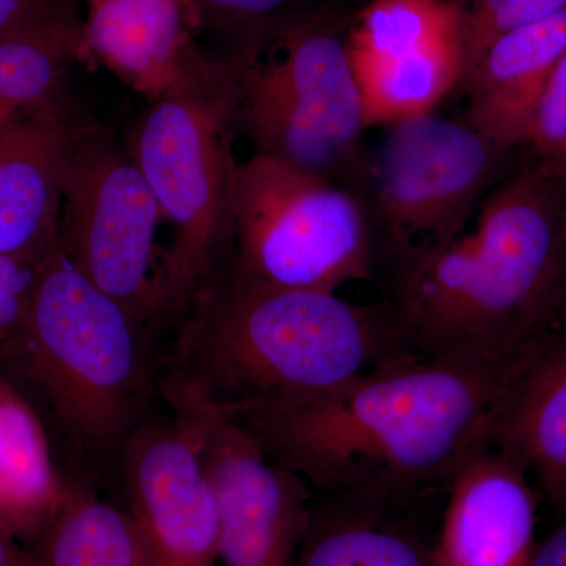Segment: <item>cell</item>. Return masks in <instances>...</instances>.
Returning a JSON list of instances; mask_svg holds the SVG:
<instances>
[{
    "label": "cell",
    "instance_id": "6da1fadb",
    "mask_svg": "<svg viewBox=\"0 0 566 566\" xmlns=\"http://www.w3.org/2000/svg\"><path fill=\"white\" fill-rule=\"evenodd\" d=\"M534 354L512 364L394 357L292 411L241 427L324 494L394 512L449 490L461 464L491 446Z\"/></svg>",
    "mask_w": 566,
    "mask_h": 566
},
{
    "label": "cell",
    "instance_id": "7a4b0ae2",
    "mask_svg": "<svg viewBox=\"0 0 566 566\" xmlns=\"http://www.w3.org/2000/svg\"><path fill=\"white\" fill-rule=\"evenodd\" d=\"M167 333L158 392L191 430L281 416L397 357L385 301L273 289L227 263Z\"/></svg>",
    "mask_w": 566,
    "mask_h": 566
},
{
    "label": "cell",
    "instance_id": "3957f363",
    "mask_svg": "<svg viewBox=\"0 0 566 566\" xmlns=\"http://www.w3.org/2000/svg\"><path fill=\"white\" fill-rule=\"evenodd\" d=\"M566 181L534 163L486 193L474 227L387 279L397 357L512 364L562 322Z\"/></svg>",
    "mask_w": 566,
    "mask_h": 566
},
{
    "label": "cell",
    "instance_id": "277c9868",
    "mask_svg": "<svg viewBox=\"0 0 566 566\" xmlns=\"http://www.w3.org/2000/svg\"><path fill=\"white\" fill-rule=\"evenodd\" d=\"M0 356L84 461L122 455L159 395L155 334L87 281L59 243L41 260L28 316Z\"/></svg>",
    "mask_w": 566,
    "mask_h": 566
},
{
    "label": "cell",
    "instance_id": "5b68a950",
    "mask_svg": "<svg viewBox=\"0 0 566 566\" xmlns=\"http://www.w3.org/2000/svg\"><path fill=\"white\" fill-rule=\"evenodd\" d=\"M352 13L312 7L234 40L230 128L256 151L363 197V95L348 51Z\"/></svg>",
    "mask_w": 566,
    "mask_h": 566
},
{
    "label": "cell",
    "instance_id": "8992f818",
    "mask_svg": "<svg viewBox=\"0 0 566 566\" xmlns=\"http://www.w3.org/2000/svg\"><path fill=\"white\" fill-rule=\"evenodd\" d=\"M153 102L132 142L172 243L159 253L153 285L156 335L167 333L227 263L233 245L237 161L230 128L229 74Z\"/></svg>",
    "mask_w": 566,
    "mask_h": 566
},
{
    "label": "cell",
    "instance_id": "52a82bcc",
    "mask_svg": "<svg viewBox=\"0 0 566 566\" xmlns=\"http://www.w3.org/2000/svg\"><path fill=\"white\" fill-rule=\"evenodd\" d=\"M227 266L282 290L335 293L378 279L363 197L255 151L237 164Z\"/></svg>",
    "mask_w": 566,
    "mask_h": 566
},
{
    "label": "cell",
    "instance_id": "ba28073f",
    "mask_svg": "<svg viewBox=\"0 0 566 566\" xmlns=\"http://www.w3.org/2000/svg\"><path fill=\"white\" fill-rule=\"evenodd\" d=\"M510 153L468 122L431 114L387 126L363 196L378 277L387 279L465 230L502 180Z\"/></svg>",
    "mask_w": 566,
    "mask_h": 566
},
{
    "label": "cell",
    "instance_id": "9c48e42d",
    "mask_svg": "<svg viewBox=\"0 0 566 566\" xmlns=\"http://www.w3.org/2000/svg\"><path fill=\"white\" fill-rule=\"evenodd\" d=\"M163 216L132 153L103 126L77 118L63 170L59 244L96 289L155 334L156 227Z\"/></svg>",
    "mask_w": 566,
    "mask_h": 566
},
{
    "label": "cell",
    "instance_id": "30bf717a",
    "mask_svg": "<svg viewBox=\"0 0 566 566\" xmlns=\"http://www.w3.org/2000/svg\"><path fill=\"white\" fill-rule=\"evenodd\" d=\"M463 0H367L348 51L367 128L431 114L463 76Z\"/></svg>",
    "mask_w": 566,
    "mask_h": 566
},
{
    "label": "cell",
    "instance_id": "8fae6325",
    "mask_svg": "<svg viewBox=\"0 0 566 566\" xmlns=\"http://www.w3.org/2000/svg\"><path fill=\"white\" fill-rule=\"evenodd\" d=\"M185 430L196 439L214 495L219 560L226 566H294L314 509L311 485L271 460L240 423Z\"/></svg>",
    "mask_w": 566,
    "mask_h": 566
},
{
    "label": "cell",
    "instance_id": "7c38bea8",
    "mask_svg": "<svg viewBox=\"0 0 566 566\" xmlns=\"http://www.w3.org/2000/svg\"><path fill=\"white\" fill-rule=\"evenodd\" d=\"M120 461L148 566H216L218 512L192 434L175 420H148L129 436Z\"/></svg>",
    "mask_w": 566,
    "mask_h": 566
},
{
    "label": "cell",
    "instance_id": "4fadbf2b",
    "mask_svg": "<svg viewBox=\"0 0 566 566\" xmlns=\"http://www.w3.org/2000/svg\"><path fill=\"white\" fill-rule=\"evenodd\" d=\"M536 495L531 476L493 446L476 450L458 469L433 566H531Z\"/></svg>",
    "mask_w": 566,
    "mask_h": 566
},
{
    "label": "cell",
    "instance_id": "5bb4252c",
    "mask_svg": "<svg viewBox=\"0 0 566 566\" xmlns=\"http://www.w3.org/2000/svg\"><path fill=\"white\" fill-rule=\"evenodd\" d=\"M192 21L186 0H87L82 57L92 55L156 102L221 73V61L193 43Z\"/></svg>",
    "mask_w": 566,
    "mask_h": 566
},
{
    "label": "cell",
    "instance_id": "9a60e30c",
    "mask_svg": "<svg viewBox=\"0 0 566 566\" xmlns=\"http://www.w3.org/2000/svg\"><path fill=\"white\" fill-rule=\"evenodd\" d=\"M70 99L0 123V255L41 260L59 243Z\"/></svg>",
    "mask_w": 566,
    "mask_h": 566
},
{
    "label": "cell",
    "instance_id": "2e32d148",
    "mask_svg": "<svg viewBox=\"0 0 566 566\" xmlns=\"http://www.w3.org/2000/svg\"><path fill=\"white\" fill-rule=\"evenodd\" d=\"M566 54V7L495 40L461 81L464 122L501 150L526 144L547 80Z\"/></svg>",
    "mask_w": 566,
    "mask_h": 566
},
{
    "label": "cell",
    "instance_id": "e0dca14e",
    "mask_svg": "<svg viewBox=\"0 0 566 566\" xmlns=\"http://www.w3.org/2000/svg\"><path fill=\"white\" fill-rule=\"evenodd\" d=\"M491 446L535 479L554 509H566V319L547 334L517 379Z\"/></svg>",
    "mask_w": 566,
    "mask_h": 566
},
{
    "label": "cell",
    "instance_id": "ac0fdd59",
    "mask_svg": "<svg viewBox=\"0 0 566 566\" xmlns=\"http://www.w3.org/2000/svg\"><path fill=\"white\" fill-rule=\"evenodd\" d=\"M71 486L55 468L39 412L0 374V532L13 539L41 542Z\"/></svg>",
    "mask_w": 566,
    "mask_h": 566
},
{
    "label": "cell",
    "instance_id": "d6986e66",
    "mask_svg": "<svg viewBox=\"0 0 566 566\" xmlns=\"http://www.w3.org/2000/svg\"><path fill=\"white\" fill-rule=\"evenodd\" d=\"M312 509L294 566H433L431 547L389 510L331 497Z\"/></svg>",
    "mask_w": 566,
    "mask_h": 566
},
{
    "label": "cell",
    "instance_id": "ffe728a7",
    "mask_svg": "<svg viewBox=\"0 0 566 566\" xmlns=\"http://www.w3.org/2000/svg\"><path fill=\"white\" fill-rule=\"evenodd\" d=\"M41 566H148L128 512L73 483L69 499L41 538Z\"/></svg>",
    "mask_w": 566,
    "mask_h": 566
},
{
    "label": "cell",
    "instance_id": "44dd1931",
    "mask_svg": "<svg viewBox=\"0 0 566 566\" xmlns=\"http://www.w3.org/2000/svg\"><path fill=\"white\" fill-rule=\"evenodd\" d=\"M80 13L11 39L0 40V123L21 111L62 102L69 66L82 59Z\"/></svg>",
    "mask_w": 566,
    "mask_h": 566
},
{
    "label": "cell",
    "instance_id": "7402d4cb",
    "mask_svg": "<svg viewBox=\"0 0 566 566\" xmlns=\"http://www.w3.org/2000/svg\"><path fill=\"white\" fill-rule=\"evenodd\" d=\"M565 7L566 0H463L461 81L495 40L532 22L545 20Z\"/></svg>",
    "mask_w": 566,
    "mask_h": 566
},
{
    "label": "cell",
    "instance_id": "603a6c76",
    "mask_svg": "<svg viewBox=\"0 0 566 566\" xmlns=\"http://www.w3.org/2000/svg\"><path fill=\"white\" fill-rule=\"evenodd\" d=\"M524 145L531 147L535 166L566 181V54L536 102Z\"/></svg>",
    "mask_w": 566,
    "mask_h": 566
},
{
    "label": "cell",
    "instance_id": "cb8c5ba5",
    "mask_svg": "<svg viewBox=\"0 0 566 566\" xmlns=\"http://www.w3.org/2000/svg\"><path fill=\"white\" fill-rule=\"evenodd\" d=\"M192 20L233 33L234 40L289 14L312 9V0H186Z\"/></svg>",
    "mask_w": 566,
    "mask_h": 566
},
{
    "label": "cell",
    "instance_id": "d4e9b609",
    "mask_svg": "<svg viewBox=\"0 0 566 566\" xmlns=\"http://www.w3.org/2000/svg\"><path fill=\"white\" fill-rule=\"evenodd\" d=\"M41 260L0 255V348L24 324Z\"/></svg>",
    "mask_w": 566,
    "mask_h": 566
},
{
    "label": "cell",
    "instance_id": "484cf974",
    "mask_svg": "<svg viewBox=\"0 0 566 566\" xmlns=\"http://www.w3.org/2000/svg\"><path fill=\"white\" fill-rule=\"evenodd\" d=\"M531 566H566V520L545 542L536 543Z\"/></svg>",
    "mask_w": 566,
    "mask_h": 566
},
{
    "label": "cell",
    "instance_id": "4316f807",
    "mask_svg": "<svg viewBox=\"0 0 566 566\" xmlns=\"http://www.w3.org/2000/svg\"><path fill=\"white\" fill-rule=\"evenodd\" d=\"M560 252H562V322L566 319V191L560 212Z\"/></svg>",
    "mask_w": 566,
    "mask_h": 566
},
{
    "label": "cell",
    "instance_id": "83f0119b",
    "mask_svg": "<svg viewBox=\"0 0 566 566\" xmlns=\"http://www.w3.org/2000/svg\"><path fill=\"white\" fill-rule=\"evenodd\" d=\"M13 542V538L0 532V566H14L21 560Z\"/></svg>",
    "mask_w": 566,
    "mask_h": 566
},
{
    "label": "cell",
    "instance_id": "f1b7e54d",
    "mask_svg": "<svg viewBox=\"0 0 566 566\" xmlns=\"http://www.w3.org/2000/svg\"><path fill=\"white\" fill-rule=\"evenodd\" d=\"M14 566H41L39 558L36 560H29V558H21Z\"/></svg>",
    "mask_w": 566,
    "mask_h": 566
}]
</instances>
